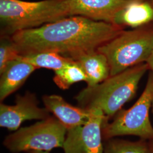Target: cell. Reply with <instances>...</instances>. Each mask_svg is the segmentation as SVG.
Returning <instances> with one entry per match:
<instances>
[{"label": "cell", "instance_id": "20", "mask_svg": "<svg viewBox=\"0 0 153 153\" xmlns=\"http://www.w3.org/2000/svg\"><path fill=\"white\" fill-rule=\"evenodd\" d=\"M152 111H153V102H152Z\"/></svg>", "mask_w": 153, "mask_h": 153}, {"label": "cell", "instance_id": "19", "mask_svg": "<svg viewBox=\"0 0 153 153\" xmlns=\"http://www.w3.org/2000/svg\"><path fill=\"white\" fill-rule=\"evenodd\" d=\"M30 153H49L48 152H43V151H36V152H33Z\"/></svg>", "mask_w": 153, "mask_h": 153}, {"label": "cell", "instance_id": "6", "mask_svg": "<svg viewBox=\"0 0 153 153\" xmlns=\"http://www.w3.org/2000/svg\"><path fill=\"white\" fill-rule=\"evenodd\" d=\"M67 129L55 117H49L32 126L23 127L6 137L4 145L14 153L50 152L63 148Z\"/></svg>", "mask_w": 153, "mask_h": 153}, {"label": "cell", "instance_id": "16", "mask_svg": "<svg viewBox=\"0 0 153 153\" xmlns=\"http://www.w3.org/2000/svg\"><path fill=\"white\" fill-rule=\"evenodd\" d=\"M146 142L126 140H110L106 144L103 153H153Z\"/></svg>", "mask_w": 153, "mask_h": 153}, {"label": "cell", "instance_id": "18", "mask_svg": "<svg viewBox=\"0 0 153 153\" xmlns=\"http://www.w3.org/2000/svg\"><path fill=\"white\" fill-rule=\"evenodd\" d=\"M146 63H147L148 66H149V70L153 71V50L152 52V54L150 55L148 60L147 61Z\"/></svg>", "mask_w": 153, "mask_h": 153}, {"label": "cell", "instance_id": "7", "mask_svg": "<svg viewBox=\"0 0 153 153\" xmlns=\"http://www.w3.org/2000/svg\"><path fill=\"white\" fill-rule=\"evenodd\" d=\"M90 109L91 115L86 124L67 131L62 148L65 153H103L102 128L107 119L102 109Z\"/></svg>", "mask_w": 153, "mask_h": 153}, {"label": "cell", "instance_id": "10", "mask_svg": "<svg viewBox=\"0 0 153 153\" xmlns=\"http://www.w3.org/2000/svg\"><path fill=\"white\" fill-rule=\"evenodd\" d=\"M42 99L45 108L53 114L67 131L85 125L91 115V109L73 106L57 95H44Z\"/></svg>", "mask_w": 153, "mask_h": 153}, {"label": "cell", "instance_id": "12", "mask_svg": "<svg viewBox=\"0 0 153 153\" xmlns=\"http://www.w3.org/2000/svg\"><path fill=\"white\" fill-rule=\"evenodd\" d=\"M37 69L35 66L20 59L10 62L0 73L1 102L21 88L28 76Z\"/></svg>", "mask_w": 153, "mask_h": 153}, {"label": "cell", "instance_id": "4", "mask_svg": "<svg viewBox=\"0 0 153 153\" xmlns=\"http://www.w3.org/2000/svg\"><path fill=\"white\" fill-rule=\"evenodd\" d=\"M97 50L107 59L110 76L146 62L153 50V26L124 30Z\"/></svg>", "mask_w": 153, "mask_h": 153}, {"label": "cell", "instance_id": "13", "mask_svg": "<svg viewBox=\"0 0 153 153\" xmlns=\"http://www.w3.org/2000/svg\"><path fill=\"white\" fill-rule=\"evenodd\" d=\"M72 59L80 65L86 74L88 86H95L110 76L107 59L97 49L76 55Z\"/></svg>", "mask_w": 153, "mask_h": 153}, {"label": "cell", "instance_id": "2", "mask_svg": "<svg viewBox=\"0 0 153 153\" xmlns=\"http://www.w3.org/2000/svg\"><path fill=\"white\" fill-rule=\"evenodd\" d=\"M148 70L146 62L132 66L95 86L83 88L75 99L83 108L102 109L108 120L135 96L139 83Z\"/></svg>", "mask_w": 153, "mask_h": 153}, {"label": "cell", "instance_id": "11", "mask_svg": "<svg viewBox=\"0 0 153 153\" xmlns=\"http://www.w3.org/2000/svg\"><path fill=\"white\" fill-rule=\"evenodd\" d=\"M114 24L133 28L153 26V0H133L115 17Z\"/></svg>", "mask_w": 153, "mask_h": 153}, {"label": "cell", "instance_id": "8", "mask_svg": "<svg viewBox=\"0 0 153 153\" xmlns=\"http://www.w3.org/2000/svg\"><path fill=\"white\" fill-rule=\"evenodd\" d=\"M49 117V111L39 107L35 94L30 92L18 95L14 105L0 104V126L11 131L18 130L26 120H42Z\"/></svg>", "mask_w": 153, "mask_h": 153}, {"label": "cell", "instance_id": "15", "mask_svg": "<svg viewBox=\"0 0 153 153\" xmlns=\"http://www.w3.org/2000/svg\"><path fill=\"white\" fill-rule=\"evenodd\" d=\"M53 81L62 90H67L72 85L80 81H86L87 76L80 65L75 61L55 71Z\"/></svg>", "mask_w": 153, "mask_h": 153}, {"label": "cell", "instance_id": "9", "mask_svg": "<svg viewBox=\"0 0 153 153\" xmlns=\"http://www.w3.org/2000/svg\"><path fill=\"white\" fill-rule=\"evenodd\" d=\"M133 0H68L69 16H85L114 24L115 17Z\"/></svg>", "mask_w": 153, "mask_h": 153}, {"label": "cell", "instance_id": "3", "mask_svg": "<svg viewBox=\"0 0 153 153\" xmlns=\"http://www.w3.org/2000/svg\"><path fill=\"white\" fill-rule=\"evenodd\" d=\"M68 0H0L2 37L16 31L38 27L69 16Z\"/></svg>", "mask_w": 153, "mask_h": 153}, {"label": "cell", "instance_id": "5", "mask_svg": "<svg viewBox=\"0 0 153 153\" xmlns=\"http://www.w3.org/2000/svg\"><path fill=\"white\" fill-rule=\"evenodd\" d=\"M153 100V71H150L144 91L130 108L120 109L111 123L104 121L102 134L109 140L120 136H134L153 140V128L149 112Z\"/></svg>", "mask_w": 153, "mask_h": 153}, {"label": "cell", "instance_id": "21", "mask_svg": "<svg viewBox=\"0 0 153 153\" xmlns=\"http://www.w3.org/2000/svg\"></svg>", "mask_w": 153, "mask_h": 153}, {"label": "cell", "instance_id": "14", "mask_svg": "<svg viewBox=\"0 0 153 153\" xmlns=\"http://www.w3.org/2000/svg\"><path fill=\"white\" fill-rule=\"evenodd\" d=\"M18 59L27 62L38 68H44L55 71L74 61L70 57L52 52H40L21 55Z\"/></svg>", "mask_w": 153, "mask_h": 153}, {"label": "cell", "instance_id": "1", "mask_svg": "<svg viewBox=\"0 0 153 153\" xmlns=\"http://www.w3.org/2000/svg\"><path fill=\"white\" fill-rule=\"evenodd\" d=\"M124 29L112 23L73 16L16 31L8 38L20 55L52 52L72 59L98 49Z\"/></svg>", "mask_w": 153, "mask_h": 153}, {"label": "cell", "instance_id": "17", "mask_svg": "<svg viewBox=\"0 0 153 153\" xmlns=\"http://www.w3.org/2000/svg\"><path fill=\"white\" fill-rule=\"evenodd\" d=\"M0 46V73L12 61L17 60L20 54L8 37H2Z\"/></svg>", "mask_w": 153, "mask_h": 153}]
</instances>
